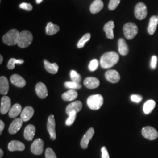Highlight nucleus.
<instances>
[{
	"label": "nucleus",
	"instance_id": "1",
	"mask_svg": "<svg viewBox=\"0 0 158 158\" xmlns=\"http://www.w3.org/2000/svg\"><path fill=\"white\" fill-rule=\"evenodd\" d=\"M119 55L115 52H108L100 59V64L104 69L112 68L119 61Z\"/></svg>",
	"mask_w": 158,
	"mask_h": 158
},
{
	"label": "nucleus",
	"instance_id": "2",
	"mask_svg": "<svg viewBox=\"0 0 158 158\" xmlns=\"http://www.w3.org/2000/svg\"><path fill=\"white\" fill-rule=\"evenodd\" d=\"M33 40V36L28 31H23L19 33L17 45L21 48H26L30 45Z\"/></svg>",
	"mask_w": 158,
	"mask_h": 158
},
{
	"label": "nucleus",
	"instance_id": "3",
	"mask_svg": "<svg viewBox=\"0 0 158 158\" xmlns=\"http://www.w3.org/2000/svg\"><path fill=\"white\" fill-rule=\"evenodd\" d=\"M104 102L103 97L100 94H94L90 96L87 100L88 107L91 110H97L102 107Z\"/></svg>",
	"mask_w": 158,
	"mask_h": 158
},
{
	"label": "nucleus",
	"instance_id": "4",
	"mask_svg": "<svg viewBox=\"0 0 158 158\" xmlns=\"http://www.w3.org/2000/svg\"><path fill=\"white\" fill-rule=\"evenodd\" d=\"M19 32L17 29H11L4 35L2 40L4 44L9 46H14L17 44Z\"/></svg>",
	"mask_w": 158,
	"mask_h": 158
},
{
	"label": "nucleus",
	"instance_id": "5",
	"mask_svg": "<svg viewBox=\"0 0 158 158\" xmlns=\"http://www.w3.org/2000/svg\"><path fill=\"white\" fill-rule=\"evenodd\" d=\"M123 31L125 37L127 40H132L138 34V28L134 23H127L123 27Z\"/></svg>",
	"mask_w": 158,
	"mask_h": 158
},
{
	"label": "nucleus",
	"instance_id": "6",
	"mask_svg": "<svg viewBox=\"0 0 158 158\" xmlns=\"http://www.w3.org/2000/svg\"><path fill=\"white\" fill-rule=\"evenodd\" d=\"M142 134L147 139L153 141L158 137V132L156 130L152 127H145L142 130Z\"/></svg>",
	"mask_w": 158,
	"mask_h": 158
},
{
	"label": "nucleus",
	"instance_id": "7",
	"mask_svg": "<svg viewBox=\"0 0 158 158\" xmlns=\"http://www.w3.org/2000/svg\"><path fill=\"white\" fill-rule=\"evenodd\" d=\"M147 8L143 2H139L135 7V16L139 20L145 19L147 16Z\"/></svg>",
	"mask_w": 158,
	"mask_h": 158
},
{
	"label": "nucleus",
	"instance_id": "8",
	"mask_svg": "<svg viewBox=\"0 0 158 158\" xmlns=\"http://www.w3.org/2000/svg\"><path fill=\"white\" fill-rule=\"evenodd\" d=\"M55 119L53 115H51L49 116L48 119V124H47V128L48 131L51 136V138L52 140L55 141L56 138V131H55Z\"/></svg>",
	"mask_w": 158,
	"mask_h": 158
},
{
	"label": "nucleus",
	"instance_id": "9",
	"mask_svg": "<svg viewBox=\"0 0 158 158\" xmlns=\"http://www.w3.org/2000/svg\"><path fill=\"white\" fill-rule=\"evenodd\" d=\"M44 142L42 139L38 138L34 141L32 143L31 151L32 153L36 155H41L44 152Z\"/></svg>",
	"mask_w": 158,
	"mask_h": 158
},
{
	"label": "nucleus",
	"instance_id": "10",
	"mask_svg": "<svg viewBox=\"0 0 158 158\" xmlns=\"http://www.w3.org/2000/svg\"><path fill=\"white\" fill-rule=\"evenodd\" d=\"M11 109V99L8 96H4L1 99L0 112L2 114H6Z\"/></svg>",
	"mask_w": 158,
	"mask_h": 158
},
{
	"label": "nucleus",
	"instance_id": "11",
	"mask_svg": "<svg viewBox=\"0 0 158 158\" xmlns=\"http://www.w3.org/2000/svg\"><path fill=\"white\" fill-rule=\"evenodd\" d=\"M94 134V130L93 128H90L89 130L87 131V132L85 134V135L83 137L81 142H80V145L81 147L83 149H87L88 147V145L90 140L92 139L93 136Z\"/></svg>",
	"mask_w": 158,
	"mask_h": 158
},
{
	"label": "nucleus",
	"instance_id": "12",
	"mask_svg": "<svg viewBox=\"0 0 158 158\" xmlns=\"http://www.w3.org/2000/svg\"><path fill=\"white\" fill-rule=\"evenodd\" d=\"M105 77L108 81L112 83H117L120 80V75L115 70H109L105 74Z\"/></svg>",
	"mask_w": 158,
	"mask_h": 158
},
{
	"label": "nucleus",
	"instance_id": "13",
	"mask_svg": "<svg viewBox=\"0 0 158 158\" xmlns=\"http://www.w3.org/2000/svg\"><path fill=\"white\" fill-rule=\"evenodd\" d=\"M23 121L21 118L15 119L12 122L11 124L9 127V129H8L9 133L12 135L15 134L23 126Z\"/></svg>",
	"mask_w": 158,
	"mask_h": 158
},
{
	"label": "nucleus",
	"instance_id": "14",
	"mask_svg": "<svg viewBox=\"0 0 158 158\" xmlns=\"http://www.w3.org/2000/svg\"><path fill=\"white\" fill-rule=\"evenodd\" d=\"M83 104L80 101H76L69 104L67 106L66 109V113L69 115L72 112H76V113H79L82 109Z\"/></svg>",
	"mask_w": 158,
	"mask_h": 158
},
{
	"label": "nucleus",
	"instance_id": "15",
	"mask_svg": "<svg viewBox=\"0 0 158 158\" xmlns=\"http://www.w3.org/2000/svg\"><path fill=\"white\" fill-rule=\"evenodd\" d=\"M35 91L38 96L41 99H44L48 95L46 86L43 83H38L35 87Z\"/></svg>",
	"mask_w": 158,
	"mask_h": 158
},
{
	"label": "nucleus",
	"instance_id": "16",
	"mask_svg": "<svg viewBox=\"0 0 158 158\" xmlns=\"http://www.w3.org/2000/svg\"><path fill=\"white\" fill-rule=\"evenodd\" d=\"M84 85L89 89H94L100 85V81L98 79L93 77H88L84 80Z\"/></svg>",
	"mask_w": 158,
	"mask_h": 158
},
{
	"label": "nucleus",
	"instance_id": "17",
	"mask_svg": "<svg viewBox=\"0 0 158 158\" xmlns=\"http://www.w3.org/2000/svg\"><path fill=\"white\" fill-rule=\"evenodd\" d=\"M36 128L33 125H27L24 130V138L27 141H32L35 135Z\"/></svg>",
	"mask_w": 158,
	"mask_h": 158
},
{
	"label": "nucleus",
	"instance_id": "18",
	"mask_svg": "<svg viewBox=\"0 0 158 158\" xmlns=\"http://www.w3.org/2000/svg\"><path fill=\"white\" fill-rule=\"evenodd\" d=\"M34 114V110L33 108L30 106L26 107L23 108L21 114V118L22 119L23 122L28 121L32 117Z\"/></svg>",
	"mask_w": 158,
	"mask_h": 158
},
{
	"label": "nucleus",
	"instance_id": "19",
	"mask_svg": "<svg viewBox=\"0 0 158 158\" xmlns=\"http://www.w3.org/2000/svg\"><path fill=\"white\" fill-rule=\"evenodd\" d=\"M8 148L10 151L14 152V151H23L25 147V145L21 142L18 141H12L8 144Z\"/></svg>",
	"mask_w": 158,
	"mask_h": 158
},
{
	"label": "nucleus",
	"instance_id": "20",
	"mask_svg": "<svg viewBox=\"0 0 158 158\" xmlns=\"http://www.w3.org/2000/svg\"><path fill=\"white\" fill-rule=\"evenodd\" d=\"M115 27L114 23L113 21H108L104 27V31L106 32V36L107 37L108 39L110 40H113L114 38V28Z\"/></svg>",
	"mask_w": 158,
	"mask_h": 158
},
{
	"label": "nucleus",
	"instance_id": "21",
	"mask_svg": "<svg viewBox=\"0 0 158 158\" xmlns=\"http://www.w3.org/2000/svg\"><path fill=\"white\" fill-rule=\"evenodd\" d=\"M11 82L18 87H23L26 85L25 79L18 74H13L11 77Z\"/></svg>",
	"mask_w": 158,
	"mask_h": 158
},
{
	"label": "nucleus",
	"instance_id": "22",
	"mask_svg": "<svg viewBox=\"0 0 158 158\" xmlns=\"http://www.w3.org/2000/svg\"><path fill=\"white\" fill-rule=\"evenodd\" d=\"M9 90V83L8 79L5 76L0 77V93L1 94L6 95Z\"/></svg>",
	"mask_w": 158,
	"mask_h": 158
},
{
	"label": "nucleus",
	"instance_id": "23",
	"mask_svg": "<svg viewBox=\"0 0 158 158\" xmlns=\"http://www.w3.org/2000/svg\"><path fill=\"white\" fill-rule=\"evenodd\" d=\"M158 17L153 15L150 18V21L149 23L148 32L150 35H153L155 32V31L158 26Z\"/></svg>",
	"mask_w": 158,
	"mask_h": 158
},
{
	"label": "nucleus",
	"instance_id": "24",
	"mask_svg": "<svg viewBox=\"0 0 158 158\" xmlns=\"http://www.w3.org/2000/svg\"><path fill=\"white\" fill-rule=\"evenodd\" d=\"M78 96V93L75 90L70 89L62 94L63 100L67 102L74 100Z\"/></svg>",
	"mask_w": 158,
	"mask_h": 158
},
{
	"label": "nucleus",
	"instance_id": "25",
	"mask_svg": "<svg viewBox=\"0 0 158 158\" xmlns=\"http://www.w3.org/2000/svg\"><path fill=\"white\" fill-rule=\"evenodd\" d=\"M118 45L119 53L123 56L127 55L128 53L129 48L125 40L123 38H120L118 40Z\"/></svg>",
	"mask_w": 158,
	"mask_h": 158
},
{
	"label": "nucleus",
	"instance_id": "26",
	"mask_svg": "<svg viewBox=\"0 0 158 158\" xmlns=\"http://www.w3.org/2000/svg\"><path fill=\"white\" fill-rule=\"evenodd\" d=\"M103 2L102 0H94L91 4L90 11L92 14H97L102 11L103 8Z\"/></svg>",
	"mask_w": 158,
	"mask_h": 158
},
{
	"label": "nucleus",
	"instance_id": "27",
	"mask_svg": "<svg viewBox=\"0 0 158 158\" xmlns=\"http://www.w3.org/2000/svg\"><path fill=\"white\" fill-rule=\"evenodd\" d=\"M44 65L46 71L51 74H56L58 72L59 66L56 63H51L49 61L45 59L44 61Z\"/></svg>",
	"mask_w": 158,
	"mask_h": 158
},
{
	"label": "nucleus",
	"instance_id": "28",
	"mask_svg": "<svg viewBox=\"0 0 158 158\" xmlns=\"http://www.w3.org/2000/svg\"><path fill=\"white\" fill-rule=\"evenodd\" d=\"M22 110L21 106L19 104H15L12 106L10 111H9V116L10 118H15L21 113Z\"/></svg>",
	"mask_w": 158,
	"mask_h": 158
},
{
	"label": "nucleus",
	"instance_id": "29",
	"mask_svg": "<svg viewBox=\"0 0 158 158\" xmlns=\"http://www.w3.org/2000/svg\"><path fill=\"white\" fill-rule=\"evenodd\" d=\"M60 30L59 27L57 25H55L53 23L49 22L48 23L46 28V33L48 35H53L56 34Z\"/></svg>",
	"mask_w": 158,
	"mask_h": 158
},
{
	"label": "nucleus",
	"instance_id": "30",
	"mask_svg": "<svg viewBox=\"0 0 158 158\" xmlns=\"http://www.w3.org/2000/svg\"><path fill=\"white\" fill-rule=\"evenodd\" d=\"M156 102L152 100H149L147 101L143 105V110L145 114H149L151 113L155 107Z\"/></svg>",
	"mask_w": 158,
	"mask_h": 158
},
{
	"label": "nucleus",
	"instance_id": "31",
	"mask_svg": "<svg viewBox=\"0 0 158 158\" xmlns=\"http://www.w3.org/2000/svg\"><path fill=\"white\" fill-rule=\"evenodd\" d=\"M24 63V60L23 59H16L14 58H11L10 59L9 62L8 63L7 67L10 70H12L15 68V64H21Z\"/></svg>",
	"mask_w": 158,
	"mask_h": 158
},
{
	"label": "nucleus",
	"instance_id": "32",
	"mask_svg": "<svg viewBox=\"0 0 158 158\" xmlns=\"http://www.w3.org/2000/svg\"><path fill=\"white\" fill-rule=\"evenodd\" d=\"M91 38L90 34L88 33V34H85V35L80 39L79 40V42L77 43V48H82L84 47L85 44L88 42Z\"/></svg>",
	"mask_w": 158,
	"mask_h": 158
},
{
	"label": "nucleus",
	"instance_id": "33",
	"mask_svg": "<svg viewBox=\"0 0 158 158\" xmlns=\"http://www.w3.org/2000/svg\"><path fill=\"white\" fill-rule=\"evenodd\" d=\"M64 86L69 89H80L81 87V85L79 83L74 81H66L64 83Z\"/></svg>",
	"mask_w": 158,
	"mask_h": 158
},
{
	"label": "nucleus",
	"instance_id": "34",
	"mask_svg": "<svg viewBox=\"0 0 158 158\" xmlns=\"http://www.w3.org/2000/svg\"><path fill=\"white\" fill-rule=\"evenodd\" d=\"M70 74V77H71L72 81L79 83L80 82L81 78L80 75L77 72L72 70H71Z\"/></svg>",
	"mask_w": 158,
	"mask_h": 158
},
{
	"label": "nucleus",
	"instance_id": "35",
	"mask_svg": "<svg viewBox=\"0 0 158 158\" xmlns=\"http://www.w3.org/2000/svg\"><path fill=\"white\" fill-rule=\"evenodd\" d=\"M76 114L77 113L76 112H72L70 113L68 115H69V118L67 119L66 121V125L68 126H70L73 124L76 117Z\"/></svg>",
	"mask_w": 158,
	"mask_h": 158
},
{
	"label": "nucleus",
	"instance_id": "36",
	"mask_svg": "<svg viewBox=\"0 0 158 158\" xmlns=\"http://www.w3.org/2000/svg\"><path fill=\"white\" fill-rule=\"evenodd\" d=\"M98 64H99V63L97 59H93L89 64V69L90 70V71H91V72L95 71L96 70H97V69L98 68Z\"/></svg>",
	"mask_w": 158,
	"mask_h": 158
},
{
	"label": "nucleus",
	"instance_id": "37",
	"mask_svg": "<svg viewBox=\"0 0 158 158\" xmlns=\"http://www.w3.org/2000/svg\"><path fill=\"white\" fill-rule=\"evenodd\" d=\"M121 0H110L109 4H108V8L110 10H114L117 8Z\"/></svg>",
	"mask_w": 158,
	"mask_h": 158
},
{
	"label": "nucleus",
	"instance_id": "38",
	"mask_svg": "<svg viewBox=\"0 0 158 158\" xmlns=\"http://www.w3.org/2000/svg\"><path fill=\"white\" fill-rule=\"evenodd\" d=\"M46 158H57L53 150L51 148H48L45 151Z\"/></svg>",
	"mask_w": 158,
	"mask_h": 158
},
{
	"label": "nucleus",
	"instance_id": "39",
	"mask_svg": "<svg viewBox=\"0 0 158 158\" xmlns=\"http://www.w3.org/2000/svg\"><path fill=\"white\" fill-rule=\"evenodd\" d=\"M131 100L132 102H135L136 103H138L141 102L142 100V97L140 95H136V94H132L131 96Z\"/></svg>",
	"mask_w": 158,
	"mask_h": 158
},
{
	"label": "nucleus",
	"instance_id": "40",
	"mask_svg": "<svg viewBox=\"0 0 158 158\" xmlns=\"http://www.w3.org/2000/svg\"><path fill=\"white\" fill-rule=\"evenodd\" d=\"M19 7L23 10H26L28 11H32V6H31V4H27V3H22L19 5Z\"/></svg>",
	"mask_w": 158,
	"mask_h": 158
},
{
	"label": "nucleus",
	"instance_id": "41",
	"mask_svg": "<svg viewBox=\"0 0 158 158\" xmlns=\"http://www.w3.org/2000/svg\"><path fill=\"white\" fill-rule=\"evenodd\" d=\"M157 61H158V58L156 56H153L151 58V66L153 69H155L156 68L157 65Z\"/></svg>",
	"mask_w": 158,
	"mask_h": 158
},
{
	"label": "nucleus",
	"instance_id": "42",
	"mask_svg": "<svg viewBox=\"0 0 158 158\" xmlns=\"http://www.w3.org/2000/svg\"><path fill=\"white\" fill-rule=\"evenodd\" d=\"M102 158H110L109 153L108 152L107 149L105 147L102 148Z\"/></svg>",
	"mask_w": 158,
	"mask_h": 158
},
{
	"label": "nucleus",
	"instance_id": "43",
	"mask_svg": "<svg viewBox=\"0 0 158 158\" xmlns=\"http://www.w3.org/2000/svg\"><path fill=\"white\" fill-rule=\"evenodd\" d=\"M4 127H5V124H4V123L1 120L0 121V134L1 135L2 134V132L3 130L4 129Z\"/></svg>",
	"mask_w": 158,
	"mask_h": 158
},
{
	"label": "nucleus",
	"instance_id": "44",
	"mask_svg": "<svg viewBox=\"0 0 158 158\" xmlns=\"http://www.w3.org/2000/svg\"><path fill=\"white\" fill-rule=\"evenodd\" d=\"M3 155H4L3 151H2L1 149H0V158H2V156H3Z\"/></svg>",
	"mask_w": 158,
	"mask_h": 158
},
{
	"label": "nucleus",
	"instance_id": "45",
	"mask_svg": "<svg viewBox=\"0 0 158 158\" xmlns=\"http://www.w3.org/2000/svg\"><path fill=\"white\" fill-rule=\"evenodd\" d=\"M3 62V57L2 55H0V64H2Z\"/></svg>",
	"mask_w": 158,
	"mask_h": 158
},
{
	"label": "nucleus",
	"instance_id": "46",
	"mask_svg": "<svg viewBox=\"0 0 158 158\" xmlns=\"http://www.w3.org/2000/svg\"><path fill=\"white\" fill-rule=\"evenodd\" d=\"M43 0H36V3L37 4H40V2H42V1Z\"/></svg>",
	"mask_w": 158,
	"mask_h": 158
},
{
	"label": "nucleus",
	"instance_id": "47",
	"mask_svg": "<svg viewBox=\"0 0 158 158\" xmlns=\"http://www.w3.org/2000/svg\"></svg>",
	"mask_w": 158,
	"mask_h": 158
}]
</instances>
